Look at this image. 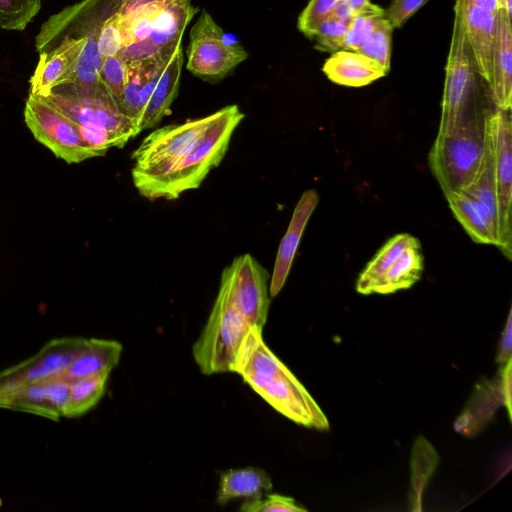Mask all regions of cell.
<instances>
[{"instance_id": "obj_1", "label": "cell", "mask_w": 512, "mask_h": 512, "mask_svg": "<svg viewBox=\"0 0 512 512\" xmlns=\"http://www.w3.org/2000/svg\"><path fill=\"white\" fill-rule=\"evenodd\" d=\"M262 330L252 327L237 354L232 372L241 376L260 397L298 425L329 429V421L314 398L271 351Z\"/></svg>"}, {"instance_id": "obj_2", "label": "cell", "mask_w": 512, "mask_h": 512, "mask_svg": "<svg viewBox=\"0 0 512 512\" xmlns=\"http://www.w3.org/2000/svg\"><path fill=\"white\" fill-rule=\"evenodd\" d=\"M243 118L244 114L235 104L214 112L213 120L200 139L164 171L154 175L132 172L139 193L150 200H173L198 188L224 158L231 136Z\"/></svg>"}, {"instance_id": "obj_3", "label": "cell", "mask_w": 512, "mask_h": 512, "mask_svg": "<svg viewBox=\"0 0 512 512\" xmlns=\"http://www.w3.org/2000/svg\"><path fill=\"white\" fill-rule=\"evenodd\" d=\"M484 114H470L453 128L437 133L428 163L444 196L462 192L476 177L484 154Z\"/></svg>"}, {"instance_id": "obj_4", "label": "cell", "mask_w": 512, "mask_h": 512, "mask_svg": "<svg viewBox=\"0 0 512 512\" xmlns=\"http://www.w3.org/2000/svg\"><path fill=\"white\" fill-rule=\"evenodd\" d=\"M255 327L220 291L192 355L205 375L232 372L237 354L249 330Z\"/></svg>"}, {"instance_id": "obj_5", "label": "cell", "mask_w": 512, "mask_h": 512, "mask_svg": "<svg viewBox=\"0 0 512 512\" xmlns=\"http://www.w3.org/2000/svg\"><path fill=\"white\" fill-rule=\"evenodd\" d=\"M455 17L441 102V117L438 132H444L471 113L475 72H477L464 31L460 15L454 9Z\"/></svg>"}, {"instance_id": "obj_6", "label": "cell", "mask_w": 512, "mask_h": 512, "mask_svg": "<svg viewBox=\"0 0 512 512\" xmlns=\"http://www.w3.org/2000/svg\"><path fill=\"white\" fill-rule=\"evenodd\" d=\"M186 68L205 81H218L247 59L248 53L238 43L225 40L223 30L203 10L190 30Z\"/></svg>"}, {"instance_id": "obj_7", "label": "cell", "mask_w": 512, "mask_h": 512, "mask_svg": "<svg viewBox=\"0 0 512 512\" xmlns=\"http://www.w3.org/2000/svg\"><path fill=\"white\" fill-rule=\"evenodd\" d=\"M24 120L35 139L66 163L97 157L82 139L77 124L43 97L29 93Z\"/></svg>"}, {"instance_id": "obj_8", "label": "cell", "mask_w": 512, "mask_h": 512, "mask_svg": "<svg viewBox=\"0 0 512 512\" xmlns=\"http://www.w3.org/2000/svg\"><path fill=\"white\" fill-rule=\"evenodd\" d=\"M490 128L497 201V248L512 257V123L510 111L486 112Z\"/></svg>"}, {"instance_id": "obj_9", "label": "cell", "mask_w": 512, "mask_h": 512, "mask_svg": "<svg viewBox=\"0 0 512 512\" xmlns=\"http://www.w3.org/2000/svg\"><path fill=\"white\" fill-rule=\"evenodd\" d=\"M213 117L214 113L151 132L132 153V172L154 175L164 171L200 139Z\"/></svg>"}, {"instance_id": "obj_10", "label": "cell", "mask_w": 512, "mask_h": 512, "mask_svg": "<svg viewBox=\"0 0 512 512\" xmlns=\"http://www.w3.org/2000/svg\"><path fill=\"white\" fill-rule=\"evenodd\" d=\"M269 274L250 254L235 258L221 275L222 292L250 321L263 329L269 310Z\"/></svg>"}, {"instance_id": "obj_11", "label": "cell", "mask_w": 512, "mask_h": 512, "mask_svg": "<svg viewBox=\"0 0 512 512\" xmlns=\"http://www.w3.org/2000/svg\"><path fill=\"white\" fill-rule=\"evenodd\" d=\"M43 98L79 127L106 130L125 143L141 132L137 124L120 110L104 87L93 97L49 94Z\"/></svg>"}, {"instance_id": "obj_12", "label": "cell", "mask_w": 512, "mask_h": 512, "mask_svg": "<svg viewBox=\"0 0 512 512\" xmlns=\"http://www.w3.org/2000/svg\"><path fill=\"white\" fill-rule=\"evenodd\" d=\"M87 341L85 338H61L47 343L33 358L0 374V396L26 384L61 376Z\"/></svg>"}, {"instance_id": "obj_13", "label": "cell", "mask_w": 512, "mask_h": 512, "mask_svg": "<svg viewBox=\"0 0 512 512\" xmlns=\"http://www.w3.org/2000/svg\"><path fill=\"white\" fill-rule=\"evenodd\" d=\"M454 9L460 15L477 73L489 87L498 32V14L484 10L468 0H456Z\"/></svg>"}, {"instance_id": "obj_14", "label": "cell", "mask_w": 512, "mask_h": 512, "mask_svg": "<svg viewBox=\"0 0 512 512\" xmlns=\"http://www.w3.org/2000/svg\"><path fill=\"white\" fill-rule=\"evenodd\" d=\"M181 42L162 47L157 55L149 59L127 64V80L119 102V108L137 126L141 113L153 92L163 68L177 45Z\"/></svg>"}, {"instance_id": "obj_15", "label": "cell", "mask_w": 512, "mask_h": 512, "mask_svg": "<svg viewBox=\"0 0 512 512\" xmlns=\"http://www.w3.org/2000/svg\"><path fill=\"white\" fill-rule=\"evenodd\" d=\"M319 201L316 190H306L298 200L288 228L280 242L273 273L269 284L270 297H275L283 288L289 275L299 242L305 227Z\"/></svg>"}, {"instance_id": "obj_16", "label": "cell", "mask_w": 512, "mask_h": 512, "mask_svg": "<svg viewBox=\"0 0 512 512\" xmlns=\"http://www.w3.org/2000/svg\"><path fill=\"white\" fill-rule=\"evenodd\" d=\"M322 71L331 82L348 87L369 85L388 73L372 58L343 49L326 59Z\"/></svg>"}, {"instance_id": "obj_17", "label": "cell", "mask_w": 512, "mask_h": 512, "mask_svg": "<svg viewBox=\"0 0 512 512\" xmlns=\"http://www.w3.org/2000/svg\"><path fill=\"white\" fill-rule=\"evenodd\" d=\"M489 90L496 108L510 111L512 104V30L511 17L503 10L498 13V32Z\"/></svg>"}, {"instance_id": "obj_18", "label": "cell", "mask_w": 512, "mask_h": 512, "mask_svg": "<svg viewBox=\"0 0 512 512\" xmlns=\"http://www.w3.org/2000/svg\"><path fill=\"white\" fill-rule=\"evenodd\" d=\"M183 65L182 42L179 43L167 61L163 71L144 107L138 126L141 131L158 124L168 111L179 90Z\"/></svg>"}, {"instance_id": "obj_19", "label": "cell", "mask_w": 512, "mask_h": 512, "mask_svg": "<svg viewBox=\"0 0 512 512\" xmlns=\"http://www.w3.org/2000/svg\"><path fill=\"white\" fill-rule=\"evenodd\" d=\"M123 346L115 340L88 339L86 346L61 375L73 379L110 374L120 360Z\"/></svg>"}, {"instance_id": "obj_20", "label": "cell", "mask_w": 512, "mask_h": 512, "mask_svg": "<svg viewBox=\"0 0 512 512\" xmlns=\"http://www.w3.org/2000/svg\"><path fill=\"white\" fill-rule=\"evenodd\" d=\"M272 487L271 478L263 469H230L220 475L216 501L219 505H225L233 499H257L270 492Z\"/></svg>"}, {"instance_id": "obj_21", "label": "cell", "mask_w": 512, "mask_h": 512, "mask_svg": "<svg viewBox=\"0 0 512 512\" xmlns=\"http://www.w3.org/2000/svg\"><path fill=\"white\" fill-rule=\"evenodd\" d=\"M454 217L478 244L497 246L495 225L486 210L464 192L445 196Z\"/></svg>"}, {"instance_id": "obj_22", "label": "cell", "mask_w": 512, "mask_h": 512, "mask_svg": "<svg viewBox=\"0 0 512 512\" xmlns=\"http://www.w3.org/2000/svg\"><path fill=\"white\" fill-rule=\"evenodd\" d=\"M421 246L419 240L408 234L400 233L391 237L366 264L356 281V290L363 295L373 293V289L385 272L412 247Z\"/></svg>"}, {"instance_id": "obj_23", "label": "cell", "mask_w": 512, "mask_h": 512, "mask_svg": "<svg viewBox=\"0 0 512 512\" xmlns=\"http://www.w3.org/2000/svg\"><path fill=\"white\" fill-rule=\"evenodd\" d=\"M197 11L191 0H168L154 18L149 39L159 47L182 41L184 31Z\"/></svg>"}, {"instance_id": "obj_24", "label": "cell", "mask_w": 512, "mask_h": 512, "mask_svg": "<svg viewBox=\"0 0 512 512\" xmlns=\"http://www.w3.org/2000/svg\"><path fill=\"white\" fill-rule=\"evenodd\" d=\"M485 146L479 170L473 182L462 192L477 201L488 213L497 230V201L490 128L484 114Z\"/></svg>"}, {"instance_id": "obj_25", "label": "cell", "mask_w": 512, "mask_h": 512, "mask_svg": "<svg viewBox=\"0 0 512 512\" xmlns=\"http://www.w3.org/2000/svg\"><path fill=\"white\" fill-rule=\"evenodd\" d=\"M424 257L421 246L412 247L402 253L377 282L373 293L390 294L408 289L422 276Z\"/></svg>"}, {"instance_id": "obj_26", "label": "cell", "mask_w": 512, "mask_h": 512, "mask_svg": "<svg viewBox=\"0 0 512 512\" xmlns=\"http://www.w3.org/2000/svg\"><path fill=\"white\" fill-rule=\"evenodd\" d=\"M439 463V456L428 440L419 436L413 445L410 471L411 491L409 502L413 511L422 509V495L424 489L434 474Z\"/></svg>"}, {"instance_id": "obj_27", "label": "cell", "mask_w": 512, "mask_h": 512, "mask_svg": "<svg viewBox=\"0 0 512 512\" xmlns=\"http://www.w3.org/2000/svg\"><path fill=\"white\" fill-rule=\"evenodd\" d=\"M0 407L27 411L41 416L58 419L48 402L47 380L26 384L0 396Z\"/></svg>"}, {"instance_id": "obj_28", "label": "cell", "mask_w": 512, "mask_h": 512, "mask_svg": "<svg viewBox=\"0 0 512 512\" xmlns=\"http://www.w3.org/2000/svg\"><path fill=\"white\" fill-rule=\"evenodd\" d=\"M108 377L103 374L70 380L66 417L79 416L94 407L105 392Z\"/></svg>"}, {"instance_id": "obj_29", "label": "cell", "mask_w": 512, "mask_h": 512, "mask_svg": "<svg viewBox=\"0 0 512 512\" xmlns=\"http://www.w3.org/2000/svg\"><path fill=\"white\" fill-rule=\"evenodd\" d=\"M393 29L385 16L380 17L357 50L358 53L377 61L388 72L390 70Z\"/></svg>"}, {"instance_id": "obj_30", "label": "cell", "mask_w": 512, "mask_h": 512, "mask_svg": "<svg viewBox=\"0 0 512 512\" xmlns=\"http://www.w3.org/2000/svg\"><path fill=\"white\" fill-rule=\"evenodd\" d=\"M41 0H0V27L23 31L41 10Z\"/></svg>"}, {"instance_id": "obj_31", "label": "cell", "mask_w": 512, "mask_h": 512, "mask_svg": "<svg viewBox=\"0 0 512 512\" xmlns=\"http://www.w3.org/2000/svg\"><path fill=\"white\" fill-rule=\"evenodd\" d=\"M385 16V11L374 3L368 4L348 24L343 50L357 52L361 43L372 31L376 21Z\"/></svg>"}, {"instance_id": "obj_32", "label": "cell", "mask_w": 512, "mask_h": 512, "mask_svg": "<svg viewBox=\"0 0 512 512\" xmlns=\"http://www.w3.org/2000/svg\"><path fill=\"white\" fill-rule=\"evenodd\" d=\"M348 24L349 22L341 21L333 16L323 20L312 38L315 41V48L333 53L343 49Z\"/></svg>"}, {"instance_id": "obj_33", "label": "cell", "mask_w": 512, "mask_h": 512, "mask_svg": "<svg viewBox=\"0 0 512 512\" xmlns=\"http://www.w3.org/2000/svg\"><path fill=\"white\" fill-rule=\"evenodd\" d=\"M127 64L119 55L103 58L100 70V83L119 106L127 80Z\"/></svg>"}, {"instance_id": "obj_34", "label": "cell", "mask_w": 512, "mask_h": 512, "mask_svg": "<svg viewBox=\"0 0 512 512\" xmlns=\"http://www.w3.org/2000/svg\"><path fill=\"white\" fill-rule=\"evenodd\" d=\"M157 13L149 11L121 13L124 46L149 38Z\"/></svg>"}, {"instance_id": "obj_35", "label": "cell", "mask_w": 512, "mask_h": 512, "mask_svg": "<svg viewBox=\"0 0 512 512\" xmlns=\"http://www.w3.org/2000/svg\"><path fill=\"white\" fill-rule=\"evenodd\" d=\"M340 0H309L298 17L297 27L306 37L312 40L319 24L331 16L333 9Z\"/></svg>"}, {"instance_id": "obj_36", "label": "cell", "mask_w": 512, "mask_h": 512, "mask_svg": "<svg viewBox=\"0 0 512 512\" xmlns=\"http://www.w3.org/2000/svg\"><path fill=\"white\" fill-rule=\"evenodd\" d=\"M124 46L121 10L110 16L103 24L98 37V51L102 58L118 55Z\"/></svg>"}, {"instance_id": "obj_37", "label": "cell", "mask_w": 512, "mask_h": 512, "mask_svg": "<svg viewBox=\"0 0 512 512\" xmlns=\"http://www.w3.org/2000/svg\"><path fill=\"white\" fill-rule=\"evenodd\" d=\"M244 512H303L306 508L296 503V501L288 496L279 494H269L265 498H257L246 500L240 507Z\"/></svg>"}, {"instance_id": "obj_38", "label": "cell", "mask_w": 512, "mask_h": 512, "mask_svg": "<svg viewBox=\"0 0 512 512\" xmlns=\"http://www.w3.org/2000/svg\"><path fill=\"white\" fill-rule=\"evenodd\" d=\"M429 0H392L385 17L393 28H401Z\"/></svg>"}, {"instance_id": "obj_39", "label": "cell", "mask_w": 512, "mask_h": 512, "mask_svg": "<svg viewBox=\"0 0 512 512\" xmlns=\"http://www.w3.org/2000/svg\"><path fill=\"white\" fill-rule=\"evenodd\" d=\"M48 402L57 417H66L69 405V381L61 376L47 380Z\"/></svg>"}, {"instance_id": "obj_40", "label": "cell", "mask_w": 512, "mask_h": 512, "mask_svg": "<svg viewBox=\"0 0 512 512\" xmlns=\"http://www.w3.org/2000/svg\"><path fill=\"white\" fill-rule=\"evenodd\" d=\"M162 47L156 45L151 39L135 42L123 46L118 53L119 57L126 63L143 61L157 55Z\"/></svg>"}, {"instance_id": "obj_41", "label": "cell", "mask_w": 512, "mask_h": 512, "mask_svg": "<svg viewBox=\"0 0 512 512\" xmlns=\"http://www.w3.org/2000/svg\"><path fill=\"white\" fill-rule=\"evenodd\" d=\"M511 310L509 311L505 328L502 332L499 346L497 349L496 362L503 366L511 360L512 352V325H511Z\"/></svg>"}, {"instance_id": "obj_42", "label": "cell", "mask_w": 512, "mask_h": 512, "mask_svg": "<svg viewBox=\"0 0 512 512\" xmlns=\"http://www.w3.org/2000/svg\"><path fill=\"white\" fill-rule=\"evenodd\" d=\"M168 0H123L122 14L137 11L158 12Z\"/></svg>"}, {"instance_id": "obj_43", "label": "cell", "mask_w": 512, "mask_h": 512, "mask_svg": "<svg viewBox=\"0 0 512 512\" xmlns=\"http://www.w3.org/2000/svg\"><path fill=\"white\" fill-rule=\"evenodd\" d=\"M468 1H470L472 4L482 8L484 10H487V11L495 13V14H498L499 11L501 10L498 0H468Z\"/></svg>"}, {"instance_id": "obj_44", "label": "cell", "mask_w": 512, "mask_h": 512, "mask_svg": "<svg viewBox=\"0 0 512 512\" xmlns=\"http://www.w3.org/2000/svg\"><path fill=\"white\" fill-rule=\"evenodd\" d=\"M343 3H345L351 11L356 15L361 9L366 7L368 4L371 3L370 0H341Z\"/></svg>"}, {"instance_id": "obj_45", "label": "cell", "mask_w": 512, "mask_h": 512, "mask_svg": "<svg viewBox=\"0 0 512 512\" xmlns=\"http://www.w3.org/2000/svg\"><path fill=\"white\" fill-rule=\"evenodd\" d=\"M501 10H503L509 17H511V0H498Z\"/></svg>"}]
</instances>
